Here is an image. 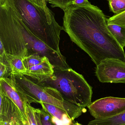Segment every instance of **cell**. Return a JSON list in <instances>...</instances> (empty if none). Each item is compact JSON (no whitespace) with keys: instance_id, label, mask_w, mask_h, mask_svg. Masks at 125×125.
I'll return each mask as SVG.
<instances>
[{"instance_id":"obj_1","label":"cell","mask_w":125,"mask_h":125,"mask_svg":"<svg viewBox=\"0 0 125 125\" xmlns=\"http://www.w3.org/2000/svg\"><path fill=\"white\" fill-rule=\"evenodd\" d=\"M64 12V31L96 65L107 58L125 62L124 49L109 31L108 18L99 7L91 3L71 5Z\"/></svg>"},{"instance_id":"obj_2","label":"cell","mask_w":125,"mask_h":125,"mask_svg":"<svg viewBox=\"0 0 125 125\" xmlns=\"http://www.w3.org/2000/svg\"><path fill=\"white\" fill-rule=\"evenodd\" d=\"M30 31L48 46L61 53L60 35L63 27L57 22L55 14L47 5L40 6L29 0H10Z\"/></svg>"},{"instance_id":"obj_3","label":"cell","mask_w":125,"mask_h":125,"mask_svg":"<svg viewBox=\"0 0 125 125\" xmlns=\"http://www.w3.org/2000/svg\"><path fill=\"white\" fill-rule=\"evenodd\" d=\"M54 73L51 77L38 83L56 89L68 102L84 109L88 107L92 103L93 92L92 87L83 76L70 67H54Z\"/></svg>"},{"instance_id":"obj_4","label":"cell","mask_w":125,"mask_h":125,"mask_svg":"<svg viewBox=\"0 0 125 125\" xmlns=\"http://www.w3.org/2000/svg\"><path fill=\"white\" fill-rule=\"evenodd\" d=\"M25 94L28 103H44L61 109L72 120L79 117L84 109L65 100L56 89L41 84L23 75H10Z\"/></svg>"},{"instance_id":"obj_5","label":"cell","mask_w":125,"mask_h":125,"mask_svg":"<svg viewBox=\"0 0 125 125\" xmlns=\"http://www.w3.org/2000/svg\"><path fill=\"white\" fill-rule=\"evenodd\" d=\"M95 75L102 83H125V62L107 58L97 65Z\"/></svg>"},{"instance_id":"obj_6","label":"cell","mask_w":125,"mask_h":125,"mask_svg":"<svg viewBox=\"0 0 125 125\" xmlns=\"http://www.w3.org/2000/svg\"><path fill=\"white\" fill-rule=\"evenodd\" d=\"M87 108L95 119L108 118L125 111V98H103L92 102Z\"/></svg>"},{"instance_id":"obj_7","label":"cell","mask_w":125,"mask_h":125,"mask_svg":"<svg viewBox=\"0 0 125 125\" xmlns=\"http://www.w3.org/2000/svg\"><path fill=\"white\" fill-rule=\"evenodd\" d=\"M0 92L7 96L15 104L24 121L28 123L25 110L27 98L15 81L10 77L0 79Z\"/></svg>"},{"instance_id":"obj_8","label":"cell","mask_w":125,"mask_h":125,"mask_svg":"<svg viewBox=\"0 0 125 125\" xmlns=\"http://www.w3.org/2000/svg\"><path fill=\"white\" fill-rule=\"evenodd\" d=\"M54 66L47 58L43 62L26 69L23 75L38 82H42L51 77L54 73Z\"/></svg>"},{"instance_id":"obj_9","label":"cell","mask_w":125,"mask_h":125,"mask_svg":"<svg viewBox=\"0 0 125 125\" xmlns=\"http://www.w3.org/2000/svg\"><path fill=\"white\" fill-rule=\"evenodd\" d=\"M0 62H3L8 66L10 72V75H23L26 70L23 64V59L18 56L7 53L4 61Z\"/></svg>"},{"instance_id":"obj_10","label":"cell","mask_w":125,"mask_h":125,"mask_svg":"<svg viewBox=\"0 0 125 125\" xmlns=\"http://www.w3.org/2000/svg\"><path fill=\"white\" fill-rule=\"evenodd\" d=\"M44 110L52 116L61 121L65 125H71L72 120L66 112L57 106L49 104L41 103L40 104Z\"/></svg>"},{"instance_id":"obj_11","label":"cell","mask_w":125,"mask_h":125,"mask_svg":"<svg viewBox=\"0 0 125 125\" xmlns=\"http://www.w3.org/2000/svg\"><path fill=\"white\" fill-rule=\"evenodd\" d=\"M125 125V111L119 114L105 119L90 121L88 125Z\"/></svg>"},{"instance_id":"obj_12","label":"cell","mask_w":125,"mask_h":125,"mask_svg":"<svg viewBox=\"0 0 125 125\" xmlns=\"http://www.w3.org/2000/svg\"><path fill=\"white\" fill-rule=\"evenodd\" d=\"M108 26L117 42L124 48L125 47V28L112 23H108Z\"/></svg>"},{"instance_id":"obj_13","label":"cell","mask_w":125,"mask_h":125,"mask_svg":"<svg viewBox=\"0 0 125 125\" xmlns=\"http://www.w3.org/2000/svg\"><path fill=\"white\" fill-rule=\"evenodd\" d=\"M47 58V57H43L38 54H34L26 56L23 59V62L26 69H28L42 63Z\"/></svg>"},{"instance_id":"obj_14","label":"cell","mask_w":125,"mask_h":125,"mask_svg":"<svg viewBox=\"0 0 125 125\" xmlns=\"http://www.w3.org/2000/svg\"><path fill=\"white\" fill-rule=\"evenodd\" d=\"M111 11L114 14L125 11V0H108Z\"/></svg>"},{"instance_id":"obj_15","label":"cell","mask_w":125,"mask_h":125,"mask_svg":"<svg viewBox=\"0 0 125 125\" xmlns=\"http://www.w3.org/2000/svg\"><path fill=\"white\" fill-rule=\"evenodd\" d=\"M107 23L116 24L125 28V11L114 14L107 19Z\"/></svg>"},{"instance_id":"obj_16","label":"cell","mask_w":125,"mask_h":125,"mask_svg":"<svg viewBox=\"0 0 125 125\" xmlns=\"http://www.w3.org/2000/svg\"><path fill=\"white\" fill-rule=\"evenodd\" d=\"M34 108L28 103L26 104V113L28 125H37L35 118Z\"/></svg>"},{"instance_id":"obj_17","label":"cell","mask_w":125,"mask_h":125,"mask_svg":"<svg viewBox=\"0 0 125 125\" xmlns=\"http://www.w3.org/2000/svg\"><path fill=\"white\" fill-rule=\"evenodd\" d=\"M73 0H48V3L51 4V7H58L63 11L66 10L71 6Z\"/></svg>"},{"instance_id":"obj_18","label":"cell","mask_w":125,"mask_h":125,"mask_svg":"<svg viewBox=\"0 0 125 125\" xmlns=\"http://www.w3.org/2000/svg\"><path fill=\"white\" fill-rule=\"evenodd\" d=\"M0 125H15L17 123L22 122L20 119L14 117L11 118L3 117L0 118Z\"/></svg>"},{"instance_id":"obj_19","label":"cell","mask_w":125,"mask_h":125,"mask_svg":"<svg viewBox=\"0 0 125 125\" xmlns=\"http://www.w3.org/2000/svg\"><path fill=\"white\" fill-rule=\"evenodd\" d=\"M10 72L9 68L3 62H0V79L6 77L5 76L8 74L10 75Z\"/></svg>"},{"instance_id":"obj_20","label":"cell","mask_w":125,"mask_h":125,"mask_svg":"<svg viewBox=\"0 0 125 125\" xmlns=\"http://www.w3.org/2000/svg\"><path fill=\"white\" fill-rule=\"evenodd\" d=\"M41 120L42 125H53L51 122L47 119V115L45 110L40 111Z\"/></svg>"},{"instance_id":"obj_21","label":"cell","mask_w":125,"mask_h":125,"mask_svg":"<svg viewBox=\"0 0 125 125\" xmlns=\"http://www.w3.org/2000/svg\"><path fill=\"white\" fill-rule=\"evenodd\" d=\"M90 3L88 0H73L71 5L82 6L87 5Z\"/></svg>"},{"instance_id":"obj_22","label":"cell","mask_w":125,"mask_h":125,"mask_svg":"<svg viewBox=\"0 0 125 125\" xmlns=\"http://www.w3.org/2000/svg\"><path fill=\"white\" fill-rule=\"evenodd\" d=\"M30 1L32 2V3H34L35 4H36V5H38V4H37V1L36 0H29Z\"/></svg>"},{"instance_id":"obj_23","label":"cell","mask_w":125,"mask_h":125,"mask_svg":"<svg viewBox=\"0 0 125 125\" xmlns=\"http://www.w3.org/2000/svg\"><path fill=\"white\" fill-rule=\"evenodd\" d=\"M80 125V124H79V123H75V125Z\"/></svg>"},{"instance_id":"obj_24","label":"cell","mask_w":125,"mask_h":125,"mask_svg":"<svg viewBox=\"0 0 125 125\" xmlns=\"http://www.w3.org/2000/svg\"><path fill=\"white\" fill-rule=\"evenodd\" d=\"M4 0H0V3H2V2H3L4 1Z\"/></svg>"},{"instance_id":"obj_25","label":"cell","mask_w":125,"mask_h":125,"mask_svg":"<svg viewBox=\"0 0 125 125\" xmlns=\"http://www.w3.org/2000/svg\"><path fill=\"white\" fill-rule=\"evenodd\" d=\"M21 123H17V124H16V125H20V124Z\"/></svg>"},{"instance_id":"obj_26","label":"cell","mask_w":125,"mask_h":125,"mask_svg":"<svg viewBox=\"0 0 125 125\" xmlns=\"http://www.w3.org/2000/svg\"></svg>"}]
</instances>
